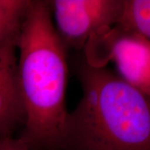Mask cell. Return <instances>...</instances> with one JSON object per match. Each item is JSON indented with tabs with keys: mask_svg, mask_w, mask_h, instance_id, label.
<instances>
[{
	"mask_svg": "<svg viewBox=\"0 0 150 150\" xmlns=\"http://www.w3.org/2000/svg\"><path fill=\"white\" fill-rule=\"evenodd\" d=\"M84 47L89 64L114 63L123 80L150 98V39L115 25L93 34Z\"/></svg>",
	"mask_w": 150,
	"mask_h": 150,
	"instance_id": "3",
	"label": "cell"
},
{
	"mask_svg": "<svg viewBox=\"0 0 150 150\" xmlns=\"http://www.w3.org/2000/svg\"><path fill=\"white\" fill-rule=\"evenodd\" d=\"M83 97L68 112L59 150H150V98L82 59Z\"/></svg>",
	"mask_w": 150,
	"mask_h": 150,
	"instance_id": "2",
	"label": "cell"
},
{
	"mask_svg": "<svg viewBox=\"0 0 150 150\" xmlns=\"http://www.w3.org/2000/svg\"><path fill=\"white\" fill-rule=\"evenodd\" d=\"M150 39V0H124L118 24Z\"/></svg>",
	"mask_w": 150,
	"mask_h": 150,
	"instance_id": "6",
	"label": "cell"
},
{
	"mask_svg": "<svg viewBox=\"0 0 150 150\" xmlns=\"http://www.w3.org/2000/svg\"><path fill=\"white\" fill-rule=\"evenodd\" d=\"M18 82L26 122L18 137L30 150H59L68 112L66 46L48 1L33 0L17 40Z\"/></svg>",
	"mask_w": 150,
	"mask_h": 150,
	"instance_id": "1",
	"label": "cell"
},
{
	"mask_svg": "<svg viewBox=\"0 0 150 150\" xmlns=\"http://www.w3.org/2000/svg\"><path fill=\"white\" fill-rule=\"evenodd\" d=\"M32 0H0V43L17 35Z\"/></svg>",
	"mask_w": 150,
	"mask_h": 150,
	"instance_id": "7",
	"label": "cell"
},
{
	"mask_svg": "<svg viewBox=\"0 0 150 150\" xmlns=\"http://www.w3.org/2000/svg\"><path fill=\"white\" fill-rule=\"evenodd\" d=\"M18 33L0 43V138L13 137L26 122L18 82Z\"/></svg>",
	"mask_w": 150,
	"mask_h": 150,
	"instance_id": "5",
	"label": "cell"
},
{
	"mask_svg": "<svg viewBox=\"0 0 150 150\" xmlns=\"http://www.w3.org/2000/svg\"><path fill=\"white\" fill-rule=\"evenodd\" d=\"M0 150H30L20 139L9 137L0 138Z\"/></svg>",
	"mask_w": 150,
	"mask_h": 150,
	"instance_id": "8",
	"label": "cell"
},
{
	"mask_svg": "<svg viewBox=\"0 0 150 150\" xmlns=\"http://www.w3.org/2000/svg\"><path fill=\"white\" fill-rule=\"evenodd\" d=\"M65 46L83 47L97 33L118 24L124 0L48 1Z\"/></svg>",
	"mask_w": 150,
	"mask_h": 150,
	"instance_id": "4",
	"label": "cell"
}]
</instances>
